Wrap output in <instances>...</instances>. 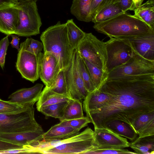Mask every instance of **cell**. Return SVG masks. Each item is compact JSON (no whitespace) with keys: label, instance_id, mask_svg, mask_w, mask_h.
<instances>
[{"label":"cell","instance_id":"cell-25","mask_svg":"<svg viewBox=\"0 0 154 154\" xmlns=\"http://www.w3.org/2000/svg\"><path fill=\"white\" fill-rule=\"evenodd\" d=\"M132 141L129 147L136 154H154V135L139 137Z\"/></svg>","mask_w":154,"mask_h":154},{"label":"cell","instance_id":"cell-7","mask_svg":"<svg viewBox=\"0 0 154 154\" xmlns=\"http://www.w3.org/2000/svg\"><path fill=\"white\" fill-rule=\"evenodd\" d=\"M75 50L82 57L107 72L106 68L107 54L104 43L92 33H85Z\"/></svg>","mask_w":154,"mask_h":154},{"label":"cell","instance_id":"cell-15","mask_svg":"<svg viewBox=\"0 0 154 154\" xmlns=\"http://www.w3.org/2000/svg\"><path fill=\"white\" fill-rule=\"evenodd\" d=\"M43 86L38 83L31 88L19 89L10 95L9 100L24 106H33L38 100Z\"/></svg>","mask_w":154,"mask_h":154},{"label":"cell","instance_id":"cell-41","mask_svg":"<svg viewBox=\"0 0 154 154\" xmlns=\"http://www.w3.org/2000/svg\"><path fill=\"white\" fill-rule=\"evenodd\" d=\"M120 1V0H103L98 8L96 14L104 8L118 3Z\"/></svg>","mask_w":154,"mask_h":154},{"label":"cell","instance_id":"cell-33","mask_svg":"<svg viewBox=\"0 0 154 154\" xmlns=\"http://www.w3.org/2000/svg\"><path fill=\"white\" fill-rule=\"evenodd\" d=\"M43 47L42 42L32 38H27L24 42L20 43L19 50H24L37 55L41 52Z\"/></svg>","mask_w":154,"mask_h":154},{"label":"cell","instance_id":"cell-12","mask_svg":"<svg viewBox=\"0 0 154 154\" xmlns=\"http://www.w3.org/2000/svg\"><path fill=\"white\" fill-rule=\"evenodd\" d=\"M94 138L95 148L121 149L129 147L130 143L126 138L106 128L94 129Z\"/></svg>","mask_w":154,"mask_h":154},{"label":"cell","instance_id":"cell-45","mask_svg":"<svg viewBox=\"0 0 154 154\" xmlns=\"http://www.w3.org/2000/svg\"><path fill=\"white\" fill-rule=\"evenodd\" d=\"M14 1L16 2H19V1H37L38 0H13Z\"/></svg>","mask_w":154,"mask_h":154},{"label":"cell","instance_id":"cell-22","mask_svg":"<svg viewBox=\"0 0 154 154\" xmlns=\"http://www.w3.org/2000/svg\"><path fill=\"white\" fill-rule=\"evenodd\" d=\"M70 99L68 97L55 93L45 86L42 91L37 101L36 108L38 111L43 106L68 101Z\"/></svg>","mask_w":154,"mask_h":154},{"label":"cell","instance_id":"cell-2","mask_svg":"<svg viewBox=\"0 0 154 154\" xmlns=\"http://www.w3.org/2000/svg\"><path fill=\"white\" fill-rule=\"evenodd\" d=\"M97 32L111 38L142 35L154 33V29L143 21L125 12L104 22L94 23Z\"/></svg>","mask_w":154,"mask_h":154},{"label":"cell","instance_id":"cell-44","mask_svg":"<svg viewBox=\"0 0 154 154\" xmlns=\"http://www.w3.org/2000/svg\"><path fill=\"white\" fill-rule=\"evenodd\" d=\"M134 2L136 8H138L142 4L144 0H132Z\"/></svg>","mask_w":154,"mask_h":154},{"label":"cell","instance_id":"cell-34","mask_svg":"<svg viewBox=\"0 0 154 154\" xmlns=\"http://www.w3.org/2000/svg\"><path fill=\"white\" fill-rule=\"evenodd\" d=\"M91 122L90 119L86 116L79 118L62 121H60L59 124L69 126L80 131Z\"/></svg>","mask_w":154,"mask_h":154},{"label":"cell","instance_id":"cell-16","mask_svg":"<svg viewBox=\"0 0 154 154\" xmlns=\"http://www.w3.org/2000/svg\"><path fill=\"white\" fill-rule=\"evenodd\" d=\"M18 23V12L15 5L0 9V32L8 35L14 34Z\"/></svg>","mask_w":154,"mask_h":154},{"label":"cell","instance_id":"cell-13","mask_svg":"<svg viewBox=\"0 0 154 154\" xmlns=\"http://www.w3.org/2000/svg\"><path fill=\"white\" fill-rule=\"evenodd\" d=\"M61 70L56 57L51 53L44 52L40 62L39 77L45 86H51Z\"/></svg>","mask_w":154,"mask_h":154},{"label":"cell","instance_id":"cell-5","mask_svg":"<svg viewBox=\"0 0 154 154\" xmlns=\"http://www.w3.org/2000/svg\"><path fill=\"white\" fill-rule=\"evenodd\" d=\"M36 1H21L15 4L19 15V23L14 34L28 37L40 33L42 25Z\"/></svg>","mask_w":154,"mask_h":154},{"label":"cell","instance_id":"cell-1","mask_svg":"<svg viewBox=\"0 0 154 154\" xmlns=\"http://www.w3.org/2000/svg\"><path fill=\"white\" fill-rule=\"evenodd\" d=\"M98 89L110 99L104 106L86 114L94 129L105 128L116 120L132 126L138 117L154 112V74L106 80Z\"/></svg>","mask_w":154,"mask_h":154},{"label":"cell","instance_id":"cell-40","mask_svg":"<svg viewBox=\"0 0 154 154\" xmlns=\"http://www.w3.org/2000/svg\"><path fill=\"white\" fill-rule=\"evenodd\" d=\"M103 0H91V14L92 19L96 15L98 8Z\"/></svg>","mask_w":154,"mask_h":154},{"label":"cell","instance_id":"cell-4","mask_svg":"<svg viewBox=\"0 0 154 154\" xmlns=\"http://www.w3.org/2000/svg\"><path fill=\"white\" fill-rule=\"evenodd\" d=\"M33 106L16 112L0 114V134H11L43 129L35 120Z\"/></svg>","mask_w":154,"mask_h":154},{"label":"cell","instance_id":"cell-23","mask_svg":"<svg viewBox=\"0 0 154 154\" xmlns=\"http://www.w3.org/2000/svg\"><path fill=\"white\" fill-rule=\"evenodd\" d=\"M105 128L109 129L120 136L128 139L131 141H134L138 135L131 125L121 120L111 121L106 125Z\"/></svg>","mask_w":154,"mask_h":154},{"label":"cell","instance_id":"cell-18","mask_svg":"<svg viewBox=\"0 0 154 154\" xmlns=\"http://www.w3.org/2000/svg\"><path fill=\"white\" fill-rule=\"evenodd\" d=\"M109 95L99 89L88 93L84 99L83 109L86 114L106 105L109 102Z\"/></svg>","mask_w":154,"mask_h":154},{"label":"cell","instance_id":"cell-28","mask_svg":"<svg viewBox=\"0 0 154 154\" xmlns=\"http://www.w3.org/2000/svg\"><path fill=\"white\" fill-rule=\"evenodd\" d=\"M82 58L87 66L91 79L95 90L98 89L106 80L108 72L103 71L86 59Z\"/></svg>","mask_w":154,"mask_h":154},{"label":"cell","instance_id":"cell-9","mask_svg":"<svg viewBox=\"0 0 154 154\" xmlns=\"http://www.w3.org/2000/svg\"><path fill=\"white\" fill-rule=\"evenodd\" d=\"M148 74H154V61L143 58L134 51L126 63L108 73L106 80Z\"/></svg>","mask_w":154,"mask_h":154},{"label":"cell","instance_id":"cell-11","mask_svg":"<svg viewBox=\"0 0 154 154\" xmlns=\"http://www.w3.org/2000/svg\"><path fill=\"white\" fill-rule=\"evenodd\" d=\"M18 51L17 69L23 78L34 83L39 78L40 62L43 53L40 52L36 55L24 50Z\"/></svg>","mask_w":154,"mask_h":154},{"label":"cell","instance_id":"cell-37","mask_svg":"<svg viewBox=\"0 0 154 154\" xmlns=\"http://www.w3.org/2000/svg\"><path fill=\"white\" fill-rule=\"evenodd\" d=\"M9 36L7 35L0 41V68L2 69L5 66V56L10 43L8 39Z\"/></svg>","mask_w":154,"mask_h":154},{"label":"cell","instance_id":"cell-10","mask_svg":"<svg viewBox=\"0 0 154 154\" xmlns=\"http://www.w3.org/2000/svg\"><path fill=\"white\" fill-rule=\"evenodd\" d=\"M64 71L70 98L80 100L84 99L88 92L80 73L78 64L77 52L75 49L74 50L69 67Z\"/></svg>","mask_w":154,"mask_h":154},{"label":"cell","instance_id":"cell-38","mask_svg":"<svg viewBox=\"0 0 154 154\" xmlns=\"http://www.w3.org/2000/svg\"><path fill=\"white\" fill-rule=\"evenodd\" d=\"M24 146L15 143L0 139V154L9 150L23 148Z\"/></svg>","mask_w":154,"mask_h":154},{"label":"cell","instance_id":"cell-24","mask_svg":"<svg viewBox=\"0 0 154 154\" xmlns=\"http://www.w3.org/2000/svg\"><path fill=\"white\" fill-rule=\"evenodd\" d=\"M136 17L154 29V2L148 0L134 10Z\"/></svg>","mask_w":154,"mask_h":154},{"label":"cell","instance_id":"cell-36","mask_svg":"<svg viewBox=\"0 0 154 154\" xmlns=\"http://www.w3.org/2000/svg\"><path fill=\"white\" fill-rule=\"evenodd\" d=\"M136 154L135 152L129 151L128 149H99L94 148L89 150L84 154Z\"/></svg>","mask_w":154,"mask_h":154},{"label":"cell","instance_id":"cell-17","mask_svg":"<svg viewBox=\"0 0 154 154\" xmlns=\"http://www.w3.org/2000/svg\"><path fill=\"white\" fill-rule=\"evenodd\" d=\"M44 132L43 129L11 134H0V139L18 144L23 146H30L35 142L43 140Z\"/></svg>","mask_w":154,"mask_h":154},{"label":"cell","instance_id":"cell-3","mask_svg":"<svg viewBox=\"0 0 154 154\" xmlns=\"http://www.w3.org/2000/svg\"><path fill=\"white\" fill-rule=\"evenodd\" d=\"M40 39L44 52L51 53L56 57L61 70L67 69L71 64L74 50L68 38L66 23L58 21L49 27L42 32Z\"/></svg>","mask_w":154,"mask_h":154},{"label":"cell","instance_id":"cell-8","mask_svg":"<svg viewBox=\"0 0 154 154\" xmlns=\"http://www.w3.org/2000/svg\"><path fill=\"white\" fill-rule=\"evenodd\" d=\"M107 60L108 73L126 63L133 56L134 51L129 41L124 38H111L104 42Z\"/></svg>","mask_w":154,"mask_h":154},{"label":"cell","instance_id":"cell-19","mask_svg":"<svg viewBox=\"0 0 154 154\" xmlns=\"http://www.w3.org/2000/svg\"><path fill=\"white\" fill-rule=\"evenodd\" d=\"M132 127L139 137L154 135V112L138 117L134 121Z\"/></svg>","mask_w":154,"mask_h":154},{"label":"cell","instance_id":"cell-43","mask_svg":"<svg viewBox=\"0 0 154 154\" xmlns=\"http://www.w3.org/2000/svg\"><path fill=\"white\" fill-rule=\"evenodd\" d=\"M17 2L13 0H0V9L14 6Z\"/></svg>","mask_w":154,"mask_h":154},{"label":"cell","instance_id":"cell-35","mask_svg":"<svg viewBox=\"0 0 154 154\" xmlns=\"http://www.w3.org/2000/svg\"><path fill=\"white\" fill-rule=\"evenodd\" d=\"M26 107L9 100L5 101L0 99V114L17 112L23 109Z\"/></svg>","mask_w":154,"mask_h":154},{"label":"cell","instance_id":"cell-39","mask_svg":"<svg viewBox=\"0 0 154 154\" xmlns=\"http://www.w3.org/2000/svg\"><path fill=\"white\" fill-rule=\"evenodd\" d=\"M118 3L125 12L128 10L134 11L136 8L135 4L132 0H120Z\"/></svg>","mask_w":154,"mask_h":154},{"label":"cell","instance_id":"cell-27","mask_svg":"<svg viewBox=\"0 0 154 154\" xmlns=\"http://www.w3.org/2000/svg\"><path fill=\"white\" fill-rule=\"evenodd\" d=\"M66 24L69 42L73 49H76L86 33L76 26L72 19L68 20Z\"/></svg>","mask_w":154,"mask_h":154},{"label":"cell","instance_id":"cell-21","mask_svg":"<svg viewBox=\"0 0 154 154\" xmlns=\"http://www.w3.org/2000/svg\"><path fill=\"white\" fill-rule=\"evenodd\" d=\"M91 0H73L71 13L78 20L85 22L91 21Z\"/></svg>","mask_w":154,"mask_h":154},{"label":"cell","instance_id":"cell-6","mask_svg":"<svg viewBox=\"0 0 154 154\" xmlns=\"http://www.w3.org/2000/svg\"><path fill=\"white\" fill-rule=\"evenodd\" d=\"M95 147L94 131L89 127L81 133L63 139L59 145L43 151L42 154H82Z\"/></svg>","mask_w":154,"mask_h":154},{"label":"cell","instance_id":"cell-30","mask_svg":"<svg viewBox=\"0 0 154 154\" xmlns=\"http://www.w3.org/2000/svg\"><path fill=\"white\" fill-rule=\"evenodd\" d=\"M68 101H65L43 106L38 111L47 116L61 120L63 117L65 107Z\"/></svg>","mask_w":154,"mask_h":154},{"label":"cell","instance_id":"cell-32","mask_svg":"<svg viewBox=\"0 0 154 154\" xmlns=\"http://www.w3.org/2000/svg\"><path fill=\"white\" fill-rule=\"evenodd\" d=\"M48 88L55 93L70 98L68 94L65 72L63 70H61L59 72L52 85Z\"/></svg>","mask_w":154,"mask_h":154},{"label":"cell","instance_id":"cell-20","mask_svg":"<svg viewBox=\"0 0 154 154\" xmlns=\"http://www.w3.org/2000/svg\"><path fill=\"white\" fill-rule=\"evenodd\" d=\"M80 131L71 127L59 123L52 126L42 135L46 140H61L72 137L79 133Z\"/></svg>","mask_w":154,"mask_h":154},{"label":"cell","instance_id":"cell-31","mask_svg":"<svg viewBox=\"0 0 154 154\" xmlns=\"http://www.w3.org/2000/svg\"><path fill=\"white\" fill-rule=\"evenodd\" d=\"M77 61L80 73L85 88L88 93L92 92L95 90V89L92 82L88 69L84 60L78 52Z\"/></svg>","mask_w":154,"mask_h":154},{"label":"cell","instance_id":"cell-42","mask_svg":"<svg viewBox=\"0 0 154 154\" xmlns=\"http://www.w3.org/2000/svg\"><path fill=\"white\" fill-rule=\"evenodd\" d=\"M10 35L11 36L12 38V40L10 42L12 47L13 48H16L18 51L20 48V39L19 36H17L14 34H11Z\"/></svg>","mask_w":154,"mask_h":154},{"label":"cell","instance_id":"cell-14","mask_svg":"<svg viewBox=\"0 0 154 154\" xmlns=\"http://www.w3.org/2000/svg\"><path fill=\"white\" fill-rule=\"evenodd\" d=\"M122 38L129 41L133 50L139 55L147 60L154 61V33Z\"/></svg>","mask_w":154,"mask_h":154},{"label":"cell","instance_id":"cell-29","mask_svg":"<svg viewBox=\"0 0 154 154\" xmlns=\"http://www.w3.org/2000/svg\"><path fill=\"white\" fill-rule=\"evenodd\" d=\"M125 12L118 3L105 8L98 12L92 19L94 23L106 21L122 13Z\"/></svg>","mask_w":154,"mask_h":154},{"label":"cell","instance_id":"cell-26","mask_svg":"<svg viewBox=\"0 0 154 154\" xmlns=\"http://www.w3.org/2000/svg\"><path fill=\"white\" fill-rule=\"evenodd\" d=\"M82 104L80 100L70 99L65 107L63 115L60 122L83 117Z\"/></svg>","mask_w":154,"mask_h":154}]
</instances>
